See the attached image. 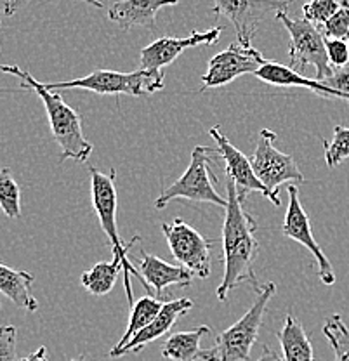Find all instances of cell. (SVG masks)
Listing matches in <instances>:
<instances>
[{
    "instance_id": "cell-1",
    "label": "cell",
    "mask_w": 349,
    "mask_h": 361,
    "mask_svg": "<svg viewBox=\"0 0 349 361\" xmlns=\"http://www.w3.org/2000/svg\"><path fill=\"white\" fill-rule=\"evenodd\" d=\"M226 190L228 205L223 224L224 274L216 290L221 302H226L233 288L242 283L254 285L257 292L262 288L254 271V262L259 254V242L256 238L257 223L245 210L243 202L238 198L236 186L230 179L226 180Z\"/></svg>"
},
{
    "instance_id": "cell-2",
    "label": "cell",
    "mask_w": 349,
    "mask_h": 361,
    "mask_svg": "<svg viewBox=\"0 0 349 361\" xmlns=\"http://www.w3.org/2000/svg\"><path fill=\"white\" fill-rule=\"evenodd\" d=\"M0 71L18 77L21 80V87L32 89L42 99L52 137L61 152L59 164H63L65 160L87 161L92 153V145L85 139L84 130H82L80 113L66 104V101L56 90L47 89L46 84L35 80L28 71L21 70L20 66L0 65Z\"/></svg>"
},
{
    "instance_id": "cell-3",
    "label": "cell",
    "mask_w": 349,
    "mask_h": 361,
    "mask_svg": "<svg viewBox=\"0 0 349 361\" xmlns=\"http://www.w3.org/2000/svg\"><path fill=\"white\" fill-rule=\"evenodd\" d=\"M89 174H91V195H92V207L96 210V216L99 219V226L108 236V245L114 254V262L122 268L123 273V287H125L127 300L130 306H134V295H133V285H130V274L140 278L142 285L146 283L142 280L140 269L134 268L130 264L127 252L133 248L136 242H140V236H134L129 243L123 242L120 238L118 224H116V209H118V195H116V171L111 169L108 174H103L99 169L89 167Z\"/></svg>"
},
{
    "instance_id": "cell-4",
    "label": "cell",
    "mask_w": 349,
    "mask_h": 361,
    "mask_svg": "<svg viewBox=\"0 0 349 361\" xmlns=\"http://www.w3.org/2000/svg\"><path fill=\"white\" fill-rule=\"evenodd\" d=\"M51 90L84 89L99 96H148L165 87V73L162 70H141L123 73V71L94 70L91 75L68 82H51L46 84Z\"/></svg>"
},
{
    "instance_id": "cell-5",
    "label": "cell",
    "mask_w": 349,
    "mask_h": 361,
    "mask_svg": "<svg viewBox=\"0 0 349 361\" xmlns=\"http://www.w3.org/2000/svg\"><path fill=\"white\" fill-rule=\"evenodd\" d=\"M219 157L217 148L210 146H195L191 153V161L186 172L176 183H172L167 190L160 193L155 200V209L162 210L172 200H188V202H205L212 205L226 209L228 198H223L214 188V174L210 172V160Z\"/></svg>"
},
{
    "instance_id": "cell-6",
    "label": "cell",
    "mask_w": 349,
    "mask_h": 361,
    "mask_svg": "<svg viewBox=\"0 0 349 361\" xmlns=\"http://www.w3.org/2000/svg\"><path fill=\"white\" fill-rule=\"evenodd\" d=\"M275 18L287 30L290 42H288V66L294 68L295 71L302 73L306 66H314L317 80H325L330 77L333 68L330 66L329 56H326L325 37L320 32L318 26L302 20H292L288 18L287 11H280L275 14Z\"/></svg>"
},
{
    "instance_id": "cell-7",
    "label": "cell",
    "mask_w": 349,
    "mask_h": 361,
    "mask_svg": "<svg viewBox=\"0 0 349 361\" xmlns=\"http://www.w3.org/2000/svg\"><path fill=\"white\" fill-rule=\"evenodd\" d=\"M275 293L276 285L273 281L262 285L250 310L217 336L216 349L219 351V361H250V349L256 344L266 310Z\"/></svg>"
},
{
    "instance_id": "cell-8",
    "label": "cell",
    "mask_w": 349,
    "mask_h": 361,
    "mask_svg": "<svg viewBox=\"0 0 349 361\" xmlns=\"http://www.w3.org/2000/svg\"><path fill=\"white\" fill-rule=\"evenodd\" d=\"M276 137L278 135L273 130L262 129L259 133L256 152L250 158V164H252V169L259 180L271 193L273 205L280 207L281 198L278 197V190L281 184H302L306 183V179H304L302 172L299 171L294 158L275 148Z\"/></svg>"
},
{
    "instance_id": "cell-9",
    "label": "cell",
    "mask_w": 349,
    "mask_h": 361,
    "mask_svg": "<svg viewBox=\"0 0 349 361\" xmlns=\"http://www.w3.org/2000/svg\"><path fill=\"white\" fill-rule=\"evenodd\" d=\"M266 63L268 59L262 56L261 51H257L252 45L240 44L236 40L230 44V47L210 59L207 73L202 75L200 92L207 89L224 87L242 75L256 73Z\"/></svg>"
},
{
    "instance_id": "cell-10",
    "label": "cell",
    "mask_w": 349,
    "mask_h": 361,
    "mask_svg": "<svg viewBox=\"0 0 349 361\" xmlns=\"http://www.w3.org/2000/svg\"><path fill=\"white\" fill-rule=\"evenodd\" d=\"M162 231L172 255L179 264L193 271L195 276L202 278V280L210 276L212 242L204 238L197 229L191 228L179 217L172 223H162Z\"/></svg>"
},
{
    "instance_id": "cell-11",
    "label": "cell",
    "mask_w": 349,
    "mask_h": 361,
    "mask_svg": "<svg viewBox=\"0 0 349 361\" xmlns=\"http://www.w3.org/2000/svg\"><path fill=\"white\" fill-rule=\"evenodd\" d=\"M290 0H214L210 13L230 20L236 32V40L243 45H250L256 37L259 25L268 18L287 11Z\"/></svg>"
},
{
    "instance_id": "cell-12",
    "label": "cell",
    "mask_w": 349,
    "mask_h": 361,
    "mask_svg": "<svg viewBox=\"0 0 349 361\" xmlns=\"http://www.w3.org/2000/svg\"><path fill=\"white\" fill-rule=\"evenodd\" d=\"M287 193H288V205H287V212H285L281 231H283V235L287 236V238L301 243L302 247H306L307 250L314 255L318 264V276H320L322 283L333 285L336 283V274H333L332 264H330L325 252L322 250V247L318 245V242L314 240L313 231H311L310 217H307L306 210H304L302 203L299 200L298 186H295V184H288Z\"/></svg>"
},
{
    "instance_id": "cell-13",
    "label": "cell",
    "mask_w": 349,
    "mask_h": 361,
    "mask_svg": "<svg viewBox=\"0 0 349 361\" xmlns=\"http://www.w3.org/2000/svg\"><path fill=\"white\" fill-rule=\"evenodd\" d=\"M209 134L210 137L216 141L219 157L223 158L224 165H226L228 179L236 186L240 200L245 203L247 195L249 193H261L262 197H266L268 200L273 202L271 193L268 191V188L259 180L256 172H254L250 158H247L236 146L231 145L230 139L221 133L219 126H214L212 129L209 130Z\"/></svg>"
},
{
    "instance_id": "cell-14",
    "label": "cell",
    "mask_w": 349,
    "mask_h": 361,
    "mask_svg": "<svg viewBox=\"0 0 349 361\" xmlns=\"http://www.w3.org/2000/svg\"><path fill=\"white\" fill-rule=\"evenodd\" d=\"M223 28L214 26L207 32H193L185 39H176V37H162L155 42L146 45L140 52L141 68L145 70H162L164 66L172 65L186 49L197 47V45H214L219 40Z\"/></svg>"
},
{
    "instance_id": "cell-15",
    "label": "cell",
    "mask_w": 349,
    "mask_h": 361,
    "mask_svg": "<svg viewBox=\"0 0 349 361\" xmlns=\"http://www.w3.org/2000/svg\"><path fill=\"white\" fill-rule=\"evenodd\" d=\"M191 307H193V300L186 299V297L178 300H171V302H165L162 311H160L159 316H157L148 326L140 330V332L130 338L123 348L111 349L110 356L111 358H120V356L129 355V353L142 351L149 342L157 341V338L164 337L165 334L171 332L172 326L176 325V322H178L181 316H185Z\"/></svg>"
},
{
    "instance_id": "cell-16",
    "label": "cell",
    "mask_w": 349,
    "mask_h": 361,
    "mask_svg": "<svg viewBox=\"0 0 349 361\" xmlns=\"http://www.w3.org/2000/svg\"><path fill=\"white\" fill-rule=\"evenodd\" d=\"M134 261L137 262V268L146 283V290L155 293L157 299H162L165 288L171 285L190 287L195 278L193 271L185 266L169 264L164 259L146 254V252H141L140 257H134Z\"/></svg>"
},
{
    "instance_id": "cell-17",
    "label": "cell",
    "mask_w": 349,
    "mask_h": 361,
    "mask_svg": "<svg viewBox=\"0 0 349 361\" xmlns=\"http://www.w3.org/2000/svg\"><path fill=\"white\" fill-rule=\"evenodd\" d=\"M179 0H118L108 9V18L122 30L141 26L148 32L157 30V14L162 7L176 6Z\"/></svg>"
},
{
    "instance_id": "cell-18",
    "label": "cell",
    "mask_w": 349,
    "mask_h": 361,
    "mask_svg": "<svg viewBox=\"0 0 349 361\" xmlns=\"http://www.w3.org/2000/svg\"><path fill=\"white\" fill-rule=\"evenodd\" d=\"M254 75H256L259 80L268 85H275V87H301L313 90V92L320 94L324 97H332V99H341L348 103V97L344 94H341L339 90L326 85L324 80L306 78L302 73H299V71H295L294 68H290L288 65L268 61L264 66L259 68Z\"/></svg>"
},
{
    "instance_id": "cell-19",
    "label": "cell",
    "mask_w": 349,
    "mask_h": 361,
    "mask_svg": "<svg viewBox=\"0 0 349 361\" xmlns=\"http://www.w3.org/2000/svg\"><path fill=\"white\" fill-rule=\"evenodd\" d=\"M209 334H212V330L207 325H202L190 332L172 334L164 344V358L172 361H219V351L216 345L210 349L200 348L202 337Z\"/></svg>"
},
{
    "instance_id": "cell-20",
    "label": "cell",
    "mask_w": 349,
    "mask_h": 361,
    "mask_svg": "<svg viewBox=\"0 0 349 361\" xmlns=\"http://www.w3.org/2000/svg\"><path fill=\"white\" fill-rule=\"evenodd\" d=\"M33 274L26 271L13 269L0 262V292L13 304L28 313H35L39 310V300L32 293Z\"/></svg>"
},
{
    "instance_id": "cell-21",
    "label": "cell",
    "mask_w": 349,
    "mask_h": 361,
    "mask_svg": "<svg viewBox=\"0 0 349 361\" xmlns=\"http://www.w3.org/2000/svg\"><path fill=\"white\" fill-rule=\"evenodd\" d=\"M276 337L283 351V361H314L311 338L295 316L287 314Z\"/></svg>"
},
{
    "instance_id": "cell-22",
    "label": "cell",
    "mask_w": 349,
    "mask_h": 361,
    "mask_svg": "<svg viewBox=\"0 0 349 361\" xmlns=\"http://www.w3.org/2000/svg\"><path fill=\"white\" fill-rule=\"evenodd\" d=\"M162 300L157 299V297H141L137 302H134L133 311H130V318H129V325H127L125 334H123L122 338L118 341V344L115 345L116 349L123 348L127 342L130 341L134 336H136L140 330L148 326L153 319L159 316L160 311L164 307Z\"/></svg>"
},
{
    "instance_id": "cell-23",
    "label": "cell",
    "mask_w": 349,
    "mask_h": 361,
    "mask_svg": "<svg viewBox=\"0 0 349 361\" xmlns=\"http://www.w3.org/2000/svg\"><path fill=\"white\" fill-rule=\"evenodd\" d=\"M122 271L116 262H97L91 271L82 274L80 281L94 295H106L115 287L118 273Z\"/></svg>"
},
{
    "instance_id": "cell-24",
    "label": "cell",
    "mask_w": 349,
    "mask_h": 361,
    "mask_svg": "<svg viewBox=\"0 0 349 361\" xmlns=\"http://www.w3.org/2000/svg\"><path fill=\"white\" fill-rule=\"evenodd\" d=\"M0 209L11 219L21 216V191L7 167H0Z\"/></svg>"
},
{
    "instance_id": "cell-25",
    "label": "cell",
    "mask_w": 349,
    "mask_h": 361,
    "mask_svg": "<svg viewBox=\"0 0 349 361\" xmlns=\"http://www.w3.org/2000/svg\"><path fill=\"white\" fill-rule=\"evenodd\" d=\"M324 334L332 345L336 361H349V330L339 314H332L326 319Z\"/></svg>"
},
{
    "instance_id": "cell-26",
    "label": "cell",
    "mask_w": 349,
    "mask_h": 361,
    "mask_svg": "<svg viewBox=\"0 0 349 361\" xmlns=\"http://www.w3.org/2000/svg\"><path fill=\"white\" fill-rule=\"evenodd\" d=\"M325 161L329 169H336L349 158V127H333L332 141H324Z\"/></svg>"
},
{
    "instance_id": "cell-27",
    "label": "cell",
    "mask_w": 349,
    "mask_h": 361,
    "mask_svg": "<svg viewBox=\"0 0 349 361\" xmlns=\"http://www.w3.org/2000/svg\"><path fill=\"white\" fill-rule=\"evenodd\" d=\"M348 2L349 0H310L302 6V14L307 21L320 28Z\"/></svg>"
},
{
    "instance_id": "cell-28",
    "label": "cell",
    "mask_w": 349,
    "mask_h": 361,
    "mask_svg": "<svg viewBox=\"0 0 349 361\" xmlns=\"http://www.w3.org/2000/svg\"><path fill=\"white\" fill-rule=\"evenodd\" d=\"M320 32L325 39H339L349 40V2L341 7L324 26H320Z\"/></svg>"
},
{
    "instance_id": "cell-29",
    "label": "cell",
    "mask_w": 349,
    "mask_h": 361,
    "mask_svg": "<svg viewBox=\"0 0 349 361\" xmlns=\"http://www.w3.org/2000/svg\"><path fill=\"white\" fill-rule=\"evenodd\" d=\"M18 330L13 325L0 326V361H20L16 353Z\"/></svg>"
},
{
    "instance_id": "cell-30",
    "label": "cell",
    "mask_w": 349,
    "mask_h": 361,
    "mask_svg": "<svg viewBox=\"0 0 349 361\" xmlns=\"http://www.w3.org/2000/svg\"><path fill=\"white\" fill-rule=\"evenodd\" d=\"M325 47H326V56H329L330 66L341 68V66L348 65V63H349V51H348L346 40L325 39Z\"/></svg>"
},
{
    "instance_id": "cell-31",
    "label": "cell",
    "mask_w": 349,
    "mask_h": 361,
    "mask_svg": "<svg viewBox=\"0 0 349 361\" xmlns=\"http://www.w3.org/2000/svg\"><path fill=\"white\" fill-rule=\"evenodd\" d=\"M325 84L330 85L332 89L339 90L341 94L348 97V103H349V63L346 66H341V68H333L332 75L325 78Z\"/></svg>"
},
{
    "instance_id": "cell-32",
    "label": "cell",
    "mask_w": 349,
    "mask_h": 361,
    "mask_svg": "<svg viewBox=\"0 0 349 361\" xmlns=\"http://www.w3.org/2000/svg\"><path fill=\"white\" fill-rule=\"evenodd\" d=\"M30 0H4V14L6 16H13V14H16L18 11L21 9V7H25L26 4H28ZM80 2H85V4H91L94 7H104L103 2H99V0H80Z\"/></svg>"
},
{
    "instance_id": "cell-33",
    "label": "cell",
    "mask_w": 349,
    "mask_h": 361,
    "mask_svg": "<svg viewBox=\"0 0 349 361\" xmlns=\"http://www.w3.org/2000/svg\"><path fill=\"white\" fill-rule=\"evenodd\" d=\"M20 361H49L47 360V348L46 345H40L35 353H32V355L26 356V358L20 360Z\"/></svg>"
},
{
    "instance_id": "cell-34",
    "label": "cell",
    "mask_w": 349,
    "mask_h": 361,
    "mask_svg": "<svg viewBox=\"0 0 349 361\" xmlns=\"http://www.w3.org/2000/svg\"><path fill=\"white\" fill-rule=\"evenodd\" d=\"M257 361H283V360H281L280 356L276 355V353L273 351L271 348H268V345H264V348H262V355L259 356Z\"/></svg>"
},
{
    "instance_id": "cell-35",
    "label": "cell",
    "mask_w": 349,
    "mask_h": 361,
    "mask_svg": "<svg viewBox=\"0 0 349 361\" xmlns=\"http://www.w3.org/2000/svg\"><path fill=\"white\" fill-rule=\"evenodd\" d=\"M71 361H85V356H78V358L71 360Z\"/></svg>"
},
{
    "instance_id": "cell-36",
    "label": "cell",
    "mask_w": 349,
    "mask_h": 361,
    "mask_svg": "<svg viewBox=\"0 0 349 361\" xmlns=\"http://www.w3.org/2000/svg\"><path fill=\"white\" fill-rule=\"evenodd\" d=\"M348 51H349V40H348Z\"/></svg>"
},
{
    "instance_id": "cell-37",
    "label": "cell",
    "mask_w": 349,
    "mask_h": 361,
    "mask_svg": "<svg viewBox=\"0 0 349 361\" xmlns=\"http://www.w3.org/2000/svg\"><path fill=\"white\" fill-rule=\"evenodd\" d=\"M0 307H2V304H0Z\"/></svg>"
}]
</instances>
